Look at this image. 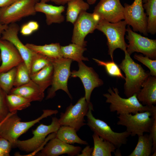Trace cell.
I'll list each match as a JSON object with an SVG mask.
<instances>
[{
	"mask_svg": "<svg viewBox=\"0 0 156 156\" xmlns=\"http://www.w3.org/2000/svg\"><path fill=\"white\" fill-rule=\"evenodd\" d=\"M0 51L1 62L0 73L7 71L24 62L14 46L9 41L1 38Z\"/></svg>",
	"mask_w": 156,
	"mask_h": 156,
	"instance_id": "16",
	"label": "cell"
},
{
	"mask_svg": "<svg viewBox=\"0 0 156 156\" xmlns=\"http://www.w3.org/2000/svg\"><path fill=\"white\" fill-rule=\"evenodd\" d=\"M89 103L84 97L81 98L74 105L71 103L65 112L61 113L58 122L60 126H68L78 131L86 125L84 117L88 112Z\"/></svg>",
	"mask_w": 156,
	"mask_h": 156,
	"instance_id": "10",
	"label": "cell"
},
{
	"mask_svg": "<svg viewBox=\"0 0 156 156\" xmlns=\"http://www.w3.org/2000/svg\"><path fill=\"white\" fill-rule=\"evenodd\" d=\"M93 59L98 65L104 67L109 76L125 79L120 69L114 61H104L94 58Z\"/></svg>",
	"mask_w": 156,
	"mask_h": 156,
	"instance_id": "34",
	"label": "cell"
},
{
	"mask_svg": "<svg viewBox=\"0 0 156 156\" xmlns=\"http://www.w3.org/2000/svg\"><path fill=\"white\" fill-rule=\"evenodd\" d=\"M12 146L11 143L6 139L0 137V149L5 154V156H10Z\"/></svg>",
	"mask_w": 156,
	"mask_h": 156,
	"instance_id": "37",
	"label": "cell"
},
{
	"mask_svg": "<svg viewBox=\"0 0 156 156\" xmlns=\"http://www.w3.org/2000/svg\"><path fill=\"white\" fill-rule=\"evenodd\" d=\"M19 30L18 25L15 23L10 24L3 32L1 38L9 41L14 46L21 55L29 72L33 51L24 44L19 39L18 34Z\"/></svg>",
	"mask_w": 156,
	"mask_h": 156,
	"instance_id": "17",
	"label": "cell"
},
{
	"mask_svg": "<svg viewBox=\"0 0 156 156\" xmlns=\"http://www.w3.org/2000/svg\"><path fill=\"white\" fill-rule=\"evenodd\" d=\"M134 58L142 63L146 66L149 70L150 75L156 76V60H153L149 57L140 54H135Z\"/></svg>",
	"mask_w": 156,
	"mask_h": 156,
	"instance_id": "35",
	"label": "cell"
},
{
	"mask_svg": "<svg viewBox=\"0 0 156 156\" xmlns=\"http://www.w3.org/2000/svg\"><path fill=\"white\" fill-rule=\"evenodd\" d=\"M124 9L120 0H100L93 12L101 20L115 23L124 19Z\"/></svg>",
	"mask_w": 156,
	"mask_h": 156,
	"instance_id": "15",
	"label": "cell"
},
{
	"mask_svg": "<svg viewBox=\"0 0 156 156\" xmlns=\"http://www.w3.org/2000/svg\"><path fill=\"white\" fill-rule=\"evenodd\" d=\"M0 156H5V154L0 149Z\"/></svg>",
	"mask_w": 156,
	"mask_h": 156,
	"instance_id": "47",
	"label": "cell"
},
{
	"mask_svg": "<svg viewBox=\"0 0 156 156\" xmlns=\"http://www.w3.org/2000/svg\"><path fill=\"white\" fill-rule=\"evenodd\" d=\"M8 25L2 24L0 20V38H1L2 34L4 31L7 28Z\"/></svg>",
	"mask_w": 156,
	"mask_h": 156,
	"instance_id": "44",
	"label": "cell"
},
{
	"mask_svg": "<svg viewBox=\"0 0 156 156\" xmlns=\"http://www.w3.org/2000/svg\"><path fill=\"white\" fill-rule=\"evenodd\" d=\"M127 24L124 21L115 23H111L100 19L96 29L102 32L107 40L108 54L112 61H114V53L117 49L123 51H126L127 44L125 40Z\"/></svg>",
	"mask_w": 156,
	"mask_h": 156,
	"instance_id": "5",
	"label": "cell"
},
{
	"mask_svg": "<svg viewBox=\"0 0 156 156\" xmlns=\"http://www.w3.org/2000/svg\"><path fill=\"white\" fill-rule=\"evenodd\" d=\"M76 132L75 129L72 127L61 126L56 133L55 137L68 144L77 143L88 145V143L87 142L79 138Z\"/></svg>",
	"mask_w": 156,
	"mask_h": 156,
	"instance_id": "27",
	"label": "cell"
},
{
	"mask_svg": "<svg viewBox=\"0 0 156 156\" xmlns=\"http://www.w3.org/2000/svg\"><path fill=\"white\" fill-rule=\"evenodd\" d=\"M82 148L65 143L55 137L50 140L39 153L38 156H58L63 154L68 156H77Z\"/></svg>",
	"mask_w": 156,
	"mask_h": 156,
	"instance_id": "18",
	"label": "cell"
},
{
	"mask_svg": "<svg viewBox=\"0 0 156 156\" xmlns=\"http://www.w3.org/2000/svg\"><path fill=\"white\" fill-rule=\"evenodd\" d=\"M66 21L73 24L79 15L89 9L90 5L83 0H73L67 3Z\"/></svg>",
	"mask_w": 156,
	"mask_h": 156,
	"instance_id": "26",
	"label": "cell"
},
{
	"mask_svg": "<svg viewBox=\"0 0 156 156\" xmlns=\"http://www.w3.org/2000/svg\"><path fill=\"white\" fill-rule=\"evenodd\" d=\"M149 135L153 141V152L156 150V118L154 119L152 125L150 129Z\"/></svg>",
	"mask_w": 156,
	"mask_h": 156,
	"instance_id": "38",
	"label": "cell"
},
{
	"mask_svg": "<svg viewBox=\"0 0 156 156\" xmlns=\"http://www.w3.org/2000/svg\"><path fill=\"white\" fill-rule=\"evenodd\" d=\"M126 38L129 44L126 51L130 55L134 52H140L150 58L156 59V40L143 36L133 31L129 26L126 29Z\"/></svg>",
	"mask_w": 156,
	"mask_h": 156,
	"instance_id": "12",
	"label": "cell"
},
{
	"mask_svg": "<svg viewBox=\"0 0 156 156\" xmlns=\"http://www.w3.org/2000/svg\"><path fill=\"white\" fill-rule=\"evenodd\" d=\"M16 0H0V9L6 7Z\"/></svg>",
	"mask_w": 156,
	"mask_h": 156,
	"instance_id": "42",
	"label": "cell"
},
{
	"mask_svg": "<svg viewBox=\"0 0 156 156\" xmlns=\"http://www.w3.org/2000/svg\"><path fill=\"white\" fill-rule=\"evenodd\" d=\"M72 60L62 57L52 61L54 68L53 79L51 87L48 90L46 99H52L56 95V92L59 90L65 92L70 98L72 97L68 90V81L70 76V67Z\"/></svg>",
	"mask_w": 156,
	"mask_h": 156,
	"instance_id": "8",
	"label": "cell"
},
{
	"mask_svg": "<svg viewBox=\"0 0 156 156\" xmlns=\"http://www.w3.org/2000/svg\"><path fill=\"white\" fill-rule=\"evenodd\" d=\"M137 94L138 101L144 105L152 106L156 104V76L150 75L143 83Z\"/></svg>",
	"mask_w": 156,
	"mask_h": 156,
	"instance_id": "20",
	"label": "cell"
},
{
	"mask_svg": "<svg viewBox=\"0 0 156 156\" xmlns=\"http://www.w3.org/2000/svg\"><path fill=\"white\" fill-rule=\"evenodd\" d=\"M9 94L18 95L31 102L41 101L44 96V92L31 80L22 86L13 87Z\"/></svg>",
	"mask_w": 156,
	"mask_h": 156,
	"instance_id": "21",
	"label": "cell"
},
{
	"mask_svg": "<svg viewBox=\"0 0 156 156\" xmlns=\"http://www.w3.org/2000/svg\"><path fill=\"white\" fill-rule=\"evenodd\" d=\"M124 53L125 58L118 66L125 75L124 93L129 97L140 91L142 83L151 75L134 61L126 51Z\"/></svg>",
	"mask_w": 156,
	"mask_h": 156,
	"instance_id": "3",
	"label": "cell"
},
{
	"mask_svg": "<svg viewBox=\"0 0 156 156\" xmlns=\"http://www.w3.org/2000/svg\"><path fill=\"white\" fill-rule=\"evenodd\" d=\"M53 72V66L51 62L39 71L30 75L31 80L44 92L52 84Z\"/></svg>",
	"mask_w": 156,
	"mask_h": 156,
	"instance_id": "23",
	"label": "cell"
},
{
	"mask_svg": "<svg viewBox=\"0 0 156 156\" xmlns=\"http://www.w3.org/2000/svg\"><path fill=\"white\" fill-rule=\"evenodd\" d=\"M19 31L22 35L25 36L30 35L33 33L32 31L29 28L26 23L23 25L21 26Z\"/></svg>",
	"mask_w": 156,
	"mask_h": 156,
	"instance_id": "39",
	"label": "cell"
},
{
	"mask_svg": "<svg viewBox=\"0 0 156 156\" xmlns=\"http://www.w3.org/2000/svg\"><path fill=\"white\" fill-rule=\"evenodd\" d=\"M92 137L94 147L91 156H112L116 148L114 145L95 133Z\"/></svg>",
	"mask_w": 156,
	"mask_h": 156,
	"instance_id": "24",
	"label": "cell"
},
{
	"mask_svg": "<svg viewBox=\"0 0 156 156\" xmlns=\"http://www.w3.org/2000/svg\"><path fill=\"white\" fill-rule=\"evenodd\" d=\"M16 71V67L0 73V88L7 94H9L13 88Z\"/></svg>",
	"mask_w": 156,
	"mask_h": 156,
	"instance_id": "31",
	"label": "cell"
},
{
	"mask_svg": "<svg viewBox=\"0 0 156 156\" xmlns=\"http://www.w3.org/2000/svg\"><path fill=\"white\" fill-rule=\"evenodd\" d=\"M30 75L26 65L23 62L16 66V71L14 84V87H18L29 82Z\"/></svg>",
	"mask_w": 156,
	"mask_h": 156,
	"instance_id": "33",
	"label": "cell"
},
{
	"mask_svg": "<svg viewBox=\"0 0 156 156\" xmlns=\"http://www.w3.org/2000/svg\"><path fill=\"white\" fill-rule=\"evenodd\" d=\"M5 118L1 122H0V127L1 126V124H2V123L3 122V121H4L5 119Z\"/></svg>",
	"mask_w": 156,
	"mask_h": 156,
	"instance_id": "51",
	"label": "cell"
},
{
	"mask_svg": "<svg viewBox=\"0 0 156 156\" xmlns=\"http://www.w3.org/2000/svg\"><path fill=\"white\" fill-rule=\"evenodd\" d=\"M57 110L44 109L37 118L28 122H22L17 112H10L0 127V137L8 140L12 146H16L18 139L22 135L43 119L58 113Z\"/></svg>",
	"mask_w": 156,
	"mask_h": 156,
	"instance_id": "1",
	"label": "cell"
},
{
	"mask_svg": "<svg viewBox=\"0 0 156 156\" xmlns=\"http://www.w3.org/2000/svg\"><path fill=\"white\" fill-rule=\"evenodd\" d=\"M25 45L32 51L47 57L52 61L62 57L61 52V46L59 43L42 45L29 43Z\"/></svg>",
	"mask_w": 156,
	"mask_h": 156,
	"instance_id": "22",
	"label": "cell"
},
{
	"mask_svg": "<svg viewBox=\"0 0 156 156\" xmlns=\"http://www.w3.org/2000/svg\"><path fill=\"white\" fill-rule=\"evenodd\" d=\"M117 150H116L115 151L114 153L115 156H121V154L120 150L119 149V148H117Z\"/></svg>",
	"mask_w": 156,
	"mask_h": 156,
	"instance_id": "45",
	"label": "cell"
},
{
	"mask_svg": "<svg viewBox=\"0 0 156 156\" xmlns=\"http://www.w3.org/2000/svg\"><path fill=\"white\" fill-rule=\"evenodd\" d=\"M143 7L148 16L147 33L154 35L156 33V0H148L143 4Z\"/></svg>",
	"mask_w": 156,
	"mask_h": 156,
	"instance_id": "30",
	"label": "cell"
},
{
	"mask_svg": "<svg viewBox=\"0 0 156 156\" xmlns=\"http://www.w3.org/2000/svg\"><path fill=\"white\" fill-rule=\"evenodd\" d=\"M137 144L128 156H149L153 153V144L151 138L148 134L139 135Z\"/></svg>",
	"mask_w": 156,
	"mask_h": 156,
	"instance_id": "28",
	"label": "cell"
},
{
	"mask_svg": "<svg viewBox=\"0 0 156 156\" xmlns=\"http://www.w3.org/2000/svg\"><path fill=\"white\" fill-rule=\"evenodd\" d=\"M152 112L146 111L138 112L135 114H120L117 117L118 125L125 126L126 131L132 136L149 133L154 119Z\"/></svg>",
	"mask_w": 156,
	"mask_h": 156,
	"instance_id": "7",
	"label": "cell"
},
{
	"mask_svg": "<svg viewBox=\"0 0 156 156\" xmlns=\"http://www.w3.org/2000/svg\"><path fill=\"white\" fill-rule=\"evenodd\" d=\"M29 28L34 32L38 30L39 26L38 23L36 21H31L26 23Z\"/></svg>",
	"mask_w": 156,
	"mask_h": 156,
	"instance_id": "41",
	"label": "cell"
},
{
	"mask_svg": "<svg viewBox=\"0 0 156 156\" xmlns=\"http://www.w3.org/2000/svg\"><path fill=\"white\" fill-rule=\"evenodd\" d=\"M86 50L85 47L74 43L61 47V52L63 57L78 62L83 61H89L87 57L83 56L84 52Z\"/></svg>",
	"mask_w": 156,
	"mask_h": 156,
	"instance_id": "25",
	"label": "cell"
},
{
	"mask_svg": "<svg viewBox=\"0 0 156 156\" xmlns=\"http://www.w3.org/2000/svg\"><path fill=\"white\" fill-rule=\"evenodd\" d=\"M79 69L73 70L70 75L71 77L79 78L81 81L85 89L84 97L87 102H90L91 93L96 88L102 85L103 82L94 69L87 66L83 61L78 62Z\"/></svg>",
	"mask_w": 156,
	"mask_h": 156,
	"instance_id": "14",
	"label": "cell"
},
{
	"mask_svg": "<svg viewBox=\"0 0 156 156\" xmlns=\"http://www.w3.org/2000/svg\"><path fill=\"white\" fill-rule=\"evenodd\" d=\"M1 62V56H0V63Z\"/></svg>",
	"mask_w": 156,
	"mask_h": 156,
	"instance_id": "52",
	"label": "cell"
},
{
	"mask_svg": "<svg viewBox=\"0 0 156 156\" xmlns=\"http://www.w3.org/2000/svg\"><path fill=\"white\" fill-rule=\"evenodd\" d=\"M51 62L52 60L47 57L33 51L30 64V75L39 71Z\"/></svg>",
	"mask_w": 156,
	"mask_h": 156,
	"instance_id": "32",
	"label": "cell"
},
{
	"mask_svg": "<svg viewBox=\"0 0 156 156\" xmlns=\"http://www.w3.org/2000/svg\"><path fill=\"white\" fill-rule=\"evenodd\" d=\"M107 91L108 93L103 94L106 98V102L110 104V111L116 112L118 115L151 111L156 107L155 105L150 107L143 105L138 99L137 94L124 98L119 95V90L116 88L113 87V89L109 88Z\"/></svg>",
	"mask_w": 156,
	"mask_h": 156,
	"instance_id": "4",
	"label": "cell"
},
{
	"mask_svg": "<svg viewBox=\"0 0 156 156\" xmlns=\"http://www.w3.org/2000/svg\"><path fill=\"white\" fill-rule=\"evenodd\" d=\"M58 119L53 117L50 124H40L33 131L32 137L24 140H18L16 146L21 151L31 152L24 156H32L36 155L43 148L48 141L55 137L56 133L54 132H57L61 126Z\"/></svg>",
	"mask_w": 156,
	"mask_h": 156,
	"instance_id": "2",
	"label": "cell"
},
{
	"mask_svg": "<svg viewBox=\"0 0 156 156\" xmlns=\"http://www.w3.org/2000/svg\"><path fill=\"white\" fill-rule=\"evenodd\" d=\"M94 111L91 103L86 116V124L91 130L101 138L112 143L116 148H119L123 145L126 144L130 134L126 131L120 133L114 131L107 123L93 116L92 111Z\"/></svg>",
	"mask_w": 156,
	"mask_h": 156,
	"instance_id": "6",
	"label": "cell"
},
{
	"mask_svg": "<svg viewBox=\"0 0 156 156\" xmlns=\"http://www.w3.org/2000/svg\"><path fill=\"white\" fill-rule=\"evenodd\" d=\"M47 3L38 1L35 5L36 12L44 14L46 16V23L50 25L53 23H61L65 20L62 13L64 11L65 7L63 5L55 6Z\"/></svg>",
	"mask_w": 156,
	"mask_h": 156,
	"instance_id": "19",
	"label": "cell"
},
{
	"mask_svg": "<svg viewBox=\"0 0 156 156\" xmlns=\"http://www.w3.org/2000/svg\"><path fill=\"white\" fill-rule=\"evenodd\" d=\"M6 100L10 112H17L29 107L31 102L18 95L7 94Z\"/></svg>",
	"mask_w": 156,
	"mask_h": 156,
	"instance_id": "29",
	"label": "cell"
},
{
	"mask_svg": "<svg viewBox=\"0 0 156 156\" xmlns=\"http://www.w3.org/2000/svg\"><path fill=\"white\" fill-rule=\"evenodd\" d=\"M38 0H16L10 5L0 9V20L3 24L15 23L36 12L35 5Z\"/></svg>",
	"mask_w": 156,
	"mask_h": 156,
	"instance_id": "9",
	"label": "cell"
},
{
	"mask_svg": "<svg viewBox=\"0 0 156 156\" xmlns=\"http://www.w3.org/2000/svg\"><path fill=\"white\" fill-rule=\"evenodd\" d=\"M152 156H156V150L154 151L153 152V154L151 155Z\"/></svg>",
	"mask_w": 156,
	"mask_h": 156,
	"instance_id": "49",
	"label": "cell"
},
{
	"mask_svg": "<svg viewBox=\"0 0 156 156\" xmlns=\"http://www.w3.org/2000/svg\"><path fill=\"white\" fill-rule=\"evenodd\" d=\"M124 21L131 26L134 31H139L147 36L148 18L144 12L142 0H134L131 5L124 4Z\"/></svg>",
	"mask_w": 156,
	"mask_h": 156,
	"instance_id": "13",
	"label": "cell"
},
{
	"mask_svg": "<svg viewBox=\"0 0 156 156\" xmlns=\"http://www.w3.org/2000/svg\"><path fill=\"white\" fill-rule=\"evenodd\" d=\"M148 0H142L143 3H145Z\"/></svg>",
	"mask_w": 156,
	"mask_h": 156,
	"instance_id": "50",
	"label": "cell"
},
{
	"mask_svg": "<svg viewBox=\"0 0 156 156\" xmlns=\"http://www.w3.org/2000/svg\"><path fill=\"white\" fill-rule=\"evenodd\" d=\"M93 147H91L89 145H87L81 151V154H79L77 156H91L93 150Z\"/></svg>",
	"mask_w": 156,
	"mask_h": 156,
	"instance_id": "40",
	"label": "cell"
},
{
	"mask_svg": "<svg viewBox=\"0 0 156 156\" xmlns=\"http://www.w3.org/2000/svg\"><path fill=\"white\" fill-rule=\"evenodd\" d=\"M40 1L42 2H44V3H47L49 1H50V0H40Z\"/></svg>",
	"mask_w": 156,
	"mask_h": 156,
	"instance_id": "48",
	"label": "cell"
},
{
	"mask_svg": "<svg viewBox=\"0 0 156 156\" xmlns=\"http://www.w3.org/2000/svg\"><path fill=\"white\" fill-rule=\"evenodd\" d=\"M6 94L0 88V122L6 117L10 113L6 102Z\"/></svg>",
	"mask_w": 156,
	"mask_h": 156,
	"instance_id": "36",
	"label": "cell"
},
{
	"mask_svg": "<svg viewBox=\"0 0 156 156\" xmlns=\"http://www.w3.org/2000/svg\"><path fill=\"white\" fill-rule=\"evenodd\" d=\"M97 0H86L87 2L90 5H93L94 4Z\"/></svg>",
	"mask_w": 156,
	"mask_h": 156,
	"instance_id": "46",
	"label": "cell"
},
{
	"mask_svg": "<svg viewBox=\"0 0 156 156\" xmlns=\"http://www.w3.org/2000/svg\"><path fill=\"white\" fill-rule=\"evenodd\" d=\"M73 0H50V1L53 2L58 5H63Z\"/></svg>",
	"mask_w": 156,
	"mask_h": 156,
	"instance_id": "43",
	"label": "cell"
},
{
	"mask_svg": "<svg viewBox=\"0 0 156 156\" xmlns=\"http://www.w3.org/2000/svg\"><path fill=\"white\" fill-rule=\"evenodd\" d=\"M100 20L99 16L93 12L81 13L73 24L72 42L86 47L87 43L85 40L86 36L96 29Z\"/></svg>",
	"mask_w": 156,
	"mask_h": 156,
	"instance_id": "11",
	"label": "cell"
}]
</instances>
